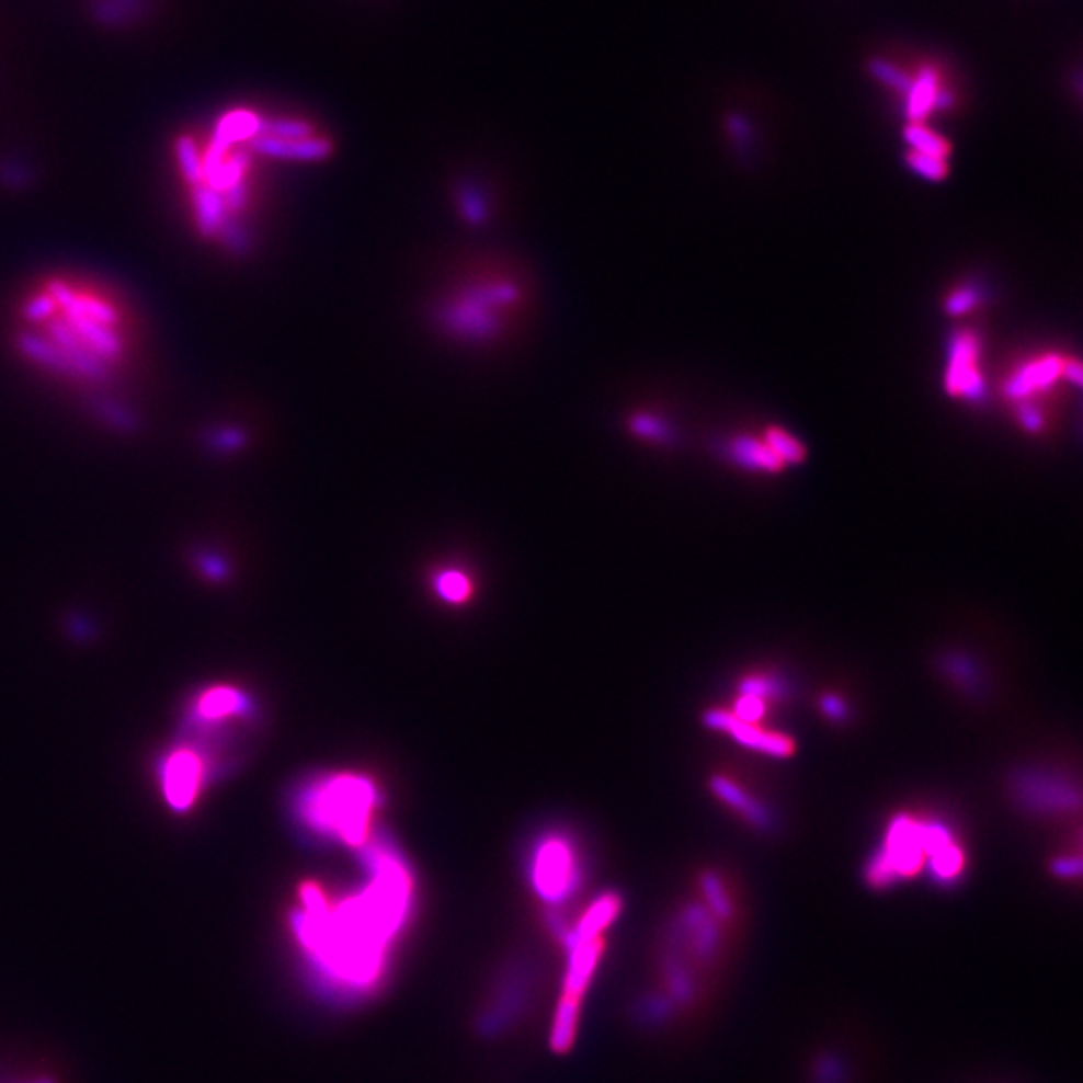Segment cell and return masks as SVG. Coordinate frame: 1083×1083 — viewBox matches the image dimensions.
I'll return each mask as SVG.
<instances>
[{"label":"cell","mask_w":1083,"mask_h":1083,"mask_svg":"<svg viewBox=\"0 0 1083 1083\" xmlns=\"http://www.w3.org/2000/svg\"><path fill=\"white\" fill-rule=\"evenodd\" d=\"M729 456L734 464H739L744 470L777 474L785 468V464L771 452L765 442H759L753 437L732 440L729 444Z\"/></svg>","instance_id":"obj_16"},{"label":"cell","mask_w":1083,"mask_h":1083,"mask_svg":"<svg viewBox=\"0 0 1083 1083\" xmlns=\"http://www.w3.org/2000/svg\"><path fill=\"white\" fill-rule=\"evenodd\" d=\"M1051 873L1060 879H1078L1082 875V859L1078 855L1058 857L1051 863Z\"/></svg>","instance_id":"obj_36"},{"label":"cell","mask_w":1083,"mask_h":1083,"mask_svg":"<svg viewBox=\"0 0 1083 1083\" xmlns=\"http://www.w3.org/2000/svg\"><path fill=\"white\" fill-rule=\"evenodd\" d=\"M19 350L23 352L29 360H33L36 364L47 367L50 372H57V374H75L72 372L71 362L67 360V355L60 352L59 347L53 342H47L43 338H38L35 333H23L19 335Z\"/></svg>","instance_id":"obj_20"},{"label":"cell","mask_w":1083,"mask_h":1083,"mask_svg":"<svg viewBox=\"0 0 1083 1083\" xmlns=\"http://www.w3.org/2000/svg\"><path fill=\"white\" fill-rule=\"evenodd\" d=\"M765 713V700L751 695H741V698L734 705V710H732V715L737 719L741 720V722H751V725H756L759 720L763 719Z\"/></svg>","instance_id":"obj_31"},{"label":"cell","mask_w":1083,"mask_h":1083,"mask_svg":"<svg viewBox=\"0 0 1083 1083\" xmlns=\"http://www.w3.org/2000/svg\"><path fill=\"white\" fill-rule=\"evenodd\" d=\"M376 807V785L360 775L316 778L299 790L295 802L299 823L318 835L352 847H364L369 841Z\"/></svg>","instance_id":"obj_2"},{"label":"cell","mask_w":1083,"mask_h":1083,"mask_svg":"<svg viewBox=\"0 0 1083 1083\" xmlns=\"http://www.w3.org/2000/svg\"><path fill=\"white\" fill-rule=\"evenodd\" d=\"M91 410L99 420H103L105 424L115 428L118 432L130 434V432L139 430V418L130 412L129 408L121 406L117 401L96 398V400L91 401Z\"/></svg>","instance_id":"obj_21"},{"label":"cell","mask_w":1083,"mask_h":1083,"mask_svg":"<svg viewBox=\"0 0 1083 1083\" xmlns=\"http://www.w3.org/2000/svg\"><path fill=\"white\" fill-rule=\"evenodd\" d=\"M251 705L248 696L233 686H213L203 691L195 705L191 708V725L201 727H215V725H227L229 720L248 717Z\"/></svg>","instance_id":"obj_8"},{"label":"cell","mask_w":1083,"mask_h":1083,"mask_svg":"<svg viewBox=\"0 0 1083 1083\" xmlns=\"http://www.w3.org/2000/svg\"><path fill=\"white\" fill-rule=\"evenodd\" d=\"M979 343L971 333L955 335L949 355V367L945 377V388L951 396L967 400H981L985 384L978 369Z\"/></svg>","instance_id":"obj_7"},{"label":"cell","mask_w":1083,"mask_h":1083,"mask_svg":"<svg viewBox=\"0 0 1083 1083\" xmlns=\"http://www.w3.org/2000/svg\"><path fill=\"white\" fill-rule=\"evenodd\" d=\"M57 311V304L55 299L48 294L36 295L33 297L23 309L24 318L29 321H45V319L53 318V314Z\"/></svg>","instance_id":"obj_33"},{"label":"cell","mask_w":1083,"mask_h":1083,"mask_svg":"<svg viewBox=\"0 0 1083 1083\" xmlns=\"http://www.w3.org/2000/svg\"><path fill=\"white\" fill-rule=\"evenodd\" d=\"M727 734H730L744 749H751V751H756V753L777 756V759H787V756L795 753V742L790 741L787 734L761 729V727L751 725V722H741L734 715L730 719Z\"/></svg>","instance_id":"obj_11"},{"label":"cell","mask_w":1083,"mask_h":1083,"mask_svg":"<svg viewBox=\"0 0 1083 1083\" xmlns=\"http://www.w3.org/2000/svg\"><path fill=\"white\" fill-rule=\"evenodd\" d=\"M964 869H966V855L964 848L957 845V841L931 851L925 859V871L930 873L935 884L943 887L957 884L959 877L964 875Z\"/></svg>","instance_id":"obj_17"},{"label":"cell","mask_w":1083,"mask_h":1083,"mask_svg":"<svg viewBox=\"0 0 1083 1083\" xmlns=\"http://www.w3.org/2000/svg\"><path fill=\"white\" fill-rule=\"evenodd\" d=\"M710 790L720 802H725L729 809L737 812L749 824H753L759 831H773L777 827L775 812L766 807L765 802L759 801L746 789H742L737 780L729 777L710 778Z\"/></svg>","instance_id":"obj_9"},{"label":"cell","mask_w":1083,"mask_h":1083,"mask_svg":"<svg viewBox=\"0 0 1083 1083\" xmlns=\"http://www.w3.org/2000/svg\"><path fill=\"white\" fill-rule=\"evenodd\" d=\"M765 444L783 464H801L807 449L797 437L790 436L780 428H768L765 432Z\"/></svg>","instance_id":"obj_23"},{"label":"cell","mask_w":1083,"mask_h":1083,"mask_svg":"<svg viewBox=\"0 0 1083 1083\" xmlns=\"http://www.w3.org/2000/svg\"><path fill=\"white\" fill-rule=\"evenodd\" d=\"M203 440L213 452L227 454V452H236L246 444V434L239 428H215L212 432H207Z\"/></svg>","instance_id":"obj_29"},{"label":"cell","mask_w":1083,"mask_h":1083,"mask_svg":"<svg viewBox=\"0 0 1083 1083\" xmlns=\"http://www.w3.org/2000/svg\"><path fill=\"white\" fill-rule=\"evenodd\" d=\"M65 321L101 360H115L121 354L123 342L113 328L96 323L93 319L84 318V316H72V318H65Z\"/></svg>","instance_id":"obj_15"},{"label":"cell","mask_w":1083,"mask_h":1083,"mask_svg":"<svg viewBox=\"0 0 1083 1083\" xmlns=\"http://www.w3.org/2000/svg\"><path fill=\"white\" fill-rule=\"evenodd\" d=\"M741 695L756 696L766 703L787 695V683L775 674H751L741 683Z\"/></svg>","instance_id":"obj_26"},{"label":"cell","mask_w":1083,"mask_h":1083,"mask_svg":"<svg viewBox=\"0 0 1083 1083\" xmlns=\"http://www.w3.org/2000/svg\"><path fill=\"white\" fill-rule=\"evenodd\" d=\"M221 195H224L225 209L227 212L239 213L246 207V203H248V191H246L243 181L237 183L233 187L227 189Z\"/></svg>","instance_id":"obj_37"},{"label":"cell","mask_w":1083,"mask_h":1083,"mask_svg":"<svg viewBox=\"0 0 1083 1083\" xmlns=\"http://www.w3.org/2000/svg\"><path fill=\"white\" fill-rule=\"evenodd\" d=\"M636 430H638L640 434H645V436L657 437L662 434V425L657 424V422H654V420H650V418H638V420H636Z\"/></svg>","instance_id":"obj_41"},{"label":"cell","mask_w":1083,"mask_h":1083,"mask_svg":"<svg viewBox=\"0 0 1083 1083\" xmlns=\"http://www.w3.org/2000/svg\"><path fill=\"white\" fill-rule=\"evenodd\" d=\"M905 139L911 145V151H917V153L933 155V157H939V159H947V155L951 151L949 142L943 141L939 135L931 133L930 129H925L919 123H913V125L907 127Z\"/></svg>","instance_id":"obj_24"},{"label":"cell","mask_w":1083,"mask_h":1083,"mask_svg":"<svg viewBox=\"0 0 1083 1083\" xmlns=\"http://www.w3.org/2000/svg\"><path fill=\"white\" fill-rule=\"evenodd\" d=\"M978 299H979L978 294H976L973 289H969V287H966V289H959V292H955V294L951 295L949 299H947V304H945V309H947V314H951V316H961V314H966V311H969L971 307H976V304H978Z\"/></svg>","instance_id":"obj_34"},{"label":"cell","mask_w":1083,"mask_h":1083,"mask_svg":"<svg viewBox=\"0 0 1083 1083\" xmlns=\"http://www.w3.org/2000/svg\"><path fill=\"white\" fill-rule=\"evenodd\" d=\"M620 907H623L620 905V897L614 896V893H606V896L598 897L589 907V911L584 913V917L578 921L577 927L566 931V945H570V943L592 942V939L602 937V933L606 931V927L613 923L614 919L618 917Z\"/></svg>","instance_id":"obj_13"},{"label":"cell","mask_w":1083,"mask_h":1083,"mask_svg":"<svg viewBox=\"0 0 1083 1083\" xmlns=\"http://www.w3.org/2000/svg\"><path fill=\"white\" fill-rule=\"evenodd\" d=\"M1019 420H1022V424H1024L1025 430H1029V432H1039V430H1041V425H1044V418H1041V413H1039L1037 408H1031V406H1024V408L1019 410Z\"/></svg>","instance_id":"obj_39"},{"label":"cell","mask_w":1083,"mask_h":1083,"mask_svg":"<svg viewBox=\"0 0 1083 1083\" xmlns=\"http://www.w3.org/2000/svg\"><path fill=\"white\" fill-rule=\"evenodd\" d=\"M907 166L911 167L917 175L930 179V181H943L949 173V167H947L945 159L933 157V155L917 153V151L907 153Z\"/></svg>","instance_id":"obj_27"},{"label":"cell","mask_w":1083,"mask_h":1083,"mask_svg":"<svg viewBox=\"0 0 1083 1083\" xmlns=\"http://www.w3.org/2000/svg\"><path fill=\"white\" fill-rule=\"evenodd\" d=\"M440 596L448 602H464L470 596V580L456 570H446L436 578Z\"/></svg>","instance_id":"obj_28"},{"label":"cell","mask_w":1083,"mask_h":1083,"mask_svg":"<svg viewBox=\"0 0 1083 1083\" xmlns=\"http://www.w3.org/2000/svg\"><path fill=\"white\" fill-rule=\"evenodd\" d=\"M1007 787L1017 807L1034 814L1078 811L1082 805L1080 787L1053 768L1019 766L1010 775Z\"/></svg>","instance_id":"obj_4"},{"label":"cell","mask_w":1083,"mask_h":1083,"mask_svg":"<svg viewBox=\"0 0 1083 1083\" xmlns=\"http://www.w3.org/2000/svg\"><path fill=\"white\" fill-rule=\"evenodd\" d=\"M1063 360L1058 355H1048L1039 362L1027 364L1007 381L1005 391L1010 398H1024L1034 389H1046L1061 376Z\"/></svg>","instance_id":"obj_14"},{"label":"cell","mask_w":1083,"mask_h":1083,"mask_svg":"<svg viewBox=\"0 0 1083 1083\" xmlns=\"http://www.w3.org/2000/svg\"><path fill=\"white\" fill-rule=\"evenodd\" d=\"M821 710H823L827 719L835 720V722H843L851 715L847 703L836 695H824L821 698Z\"/></svg>","instance_id":"obj_35"},{"label":"cell","mask_w":1083,"mask_h":1083,"mask_svg":"<svg viewBox=\"0 0 1083 1083\" xmlns=\"http://www.w3.org/2000/svg\"><path fill=\"white\" fill-rule=\"evenodd\" d=\"M1061 376H1065V379H1070V381H1073L1075 386H1082V365H1080V362H1075V360L1063 362V367H1061Z\"/></svg>","instance_id":"obj_40"},{"label":"cell","mask_w":1083,"mask_h":1083,"mask_svg":"<svg viewBox=\"0 0 1083 1083\" xmlns=\"http://www.w3.org/2000/svg\"><path fill=\"white\" fill-rule=\"evenodd\" d=\"M193 205H195V213H197V225H200L201 233L205 237L217 236L219 225L227 215L224 195L217 193L209 185L201 183V185L193 187Z\"/></svg>","instance_id":"obj_19"},{"label":"cell","mask_w":1083,"mask_h":1083,"mask_svg":"<svg viewBox=\"0 0 1083 1083\" xmlns=\"http://www.w3.org/2000/svg\"><path fill=\"white\" fill-rule=\"evenodd\" d=\"M53 343L59 347L67 360L71 362L72 372L79 376L103 381L106 377V367L103 360L94 354L93 350L71 330V326L65 319H55L48 326Z\"/></svg>","instance_id":"obj_10"},{"label":"cell","mask_w":1083,"mask_h":1083,"mask_svg":"<svg viewBox=\"0 0 1083 1083\" xmlns=\"http://www.w3.org/2000/svg\"><path fill=\"white\" fill-rule=\"evenodd\" d=\"M907 91H909L907 115L913 123H919L921 118L927 117L931 111L937 106L949 105V96L939 91L937 77L931 71L923 72L919 77L917 83L909 84Z\"/></svg>","instance_id":"obj_18"},{"label":"cell","mask_w":1083,"mask_h":1083,"mask_svg":"<svg viewBox=\"0 0 1083 1083\" xmlns=\"http://www.w3.org/2000/svg\"><path fill=\"white\" fill-rule=\"evenodd\" d=\"M700 887L707 901L708 913L715 919H729L732 915V901L719 873H705L700 879Z\"/></svg>","instance_id":"obj_22"},{"label":"cell","mask_w":1083,"mask_h":1083,"mask_svg":"<svg viewBox=\"0 0 1083 1083\" xmlns=\"http://www.w3.org/2000/svg\"><path fill=\"white\" fill-rule=\"evenodd\" d=\"M532 879L544 901H565L572 893L578 879L577 855L572 845L562 836L544 839L534 855Z\"/></svg>","instance_id":"obj_5"},{"label":"cell","mask_w":1083,"mask_h":1083,"mask_svg":"<svg viewBox=\"0 0 1083 1083\" xmlns=\"http://www.w3.org/2000/svg\"><path fill=\"white\" fill-rule=\"evenodd\" d=\"M79 307H81L84 318L93 319L96 323H103V326H109V328H115L117 326V311L109 306V304L96 301L93 297H81L79 295Z\"/></svg>","instance_id":"obj_30"},{"label":"cell","mask_w":1083,"mask_h":1083,"mask_svg":"<svg viewBox=\"0 0 1083 1083\" xmlns=\"http://www.w3.org/2000/svg\"><path fill=\"white\" fill-rule=\"evenodd\" d=\"M369 881L362 891L331 905L316 884L299 891L301 909L292 917L295 937L326 978L350 990L372 985L381 973L386 945L410 915L412 877L400 853L386 841H367Z\"/></svg>","instance_id":"obj_1"},{"label":"cell","mask_w":1083,"mask_h":1083,"mask_svg":"<svg viewBox=\"0 0 1083 1083\" xmlns=\"http://www.w3.org/2000/svg\"><path fill=\"white\" fill-rule=\"evenodd\" d=\"M0 179H2L7 185H11V187H23V185L29 183L26 169H24L23 166H19V163H12V161H9V163H4V166L0 167Z\"/></svg>","instance_id":"obj_38"},{"label":"cell","mask_w":1083,"mask_h":1083,"mask_svg":"<svg viewBox=\"0 0 1083 1083\" xmlns=\"http://www.w3.org/2000/svg\"><path fill=\"white\" fill-rule=\"evenodd\" d=\"M217 236H221L225 246L231 249V251H236V253H246L248 251L249 239L246 236V231L231 217H227V215H225L224 221L219 225Z\"/></svg>","instance_id":"obj_32"},{"label":"cell","mask_w":1083,"mask_h":1083,"mask_svg":"<svg viewBox=\"0 0 1083 1083\" xmlns=\"http://www.w3.org/2000/svg\"><path fill=\"white\" fill-rule=\"evenodd\" d=\"M175 151H178L179 167H181V173H183L185 181L191 187L201 185L203 183V157H201L200 147L191 137H181L175 145Z\"/></svg>","instance_id":"obj_25"},{"label":"cell","mask_w":1083,"mask_h":1083,"mask_svg":"<svg viewBox=\"0 0 1083 1083\" xmlns=\"http://www.w3.org/2000/svg\"><path fill=\"white\" fill-rule=\"evenodd\" d=\"M207 771L209 763L195 746H178L167 756L161 771V783L167 802L173 807V811H187L195 802Z\"/></svg>","instance_id":"obj_6"},{"label":"cell","mask_w":1083,"mask_h":1083,"mask_svg":"<svg viewBox=\"0 0 1083 1083\" xmlns=\"http://www.w3.org/2000/svg\"><path fill=\"white\" fill-rule=\"evenodd\" d=\"M939 671L943 672L945 679H949L966 695H985V688H988L985 671L976 657L967 654L964 650L943 652L939 657Z\"/></svg>","instance_id":"obj_12"},{"label":"cell","mask_w":1083,"mask_h":1083,"mask_svg":"<svg viewBox=\"0 0 1083 1083\" xmlns=\"http://www.w3.org/2000/svg\"><path fill=\"white\" fill-rule=\"evenodd\" d=\"M923 871L925 847L921 821L909 814H897L889 823L884 845L875 851L865 867V881L873 889H887Z\"/></svg>","instance_id":"obj_3"}]
</instances>
